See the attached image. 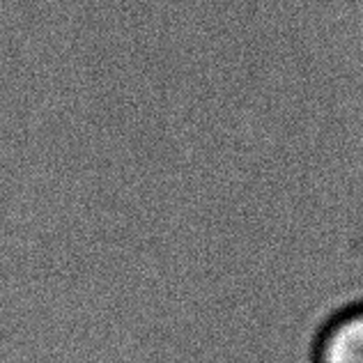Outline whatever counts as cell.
<instances>
[{"instance_id":"cell-1","label":"cell","mask_w":363,"mask_h":363,"mask_svg":"<svg viewBox=\"0 0 363 363\" xmlns=\"http://www.w3.org/2000/svg\"><path fill=\"white\" fill-rule=\"evenodd\" d=\"M313 363H363V297L324 320L313 342Z\"/></svg>"}]
</instances>
